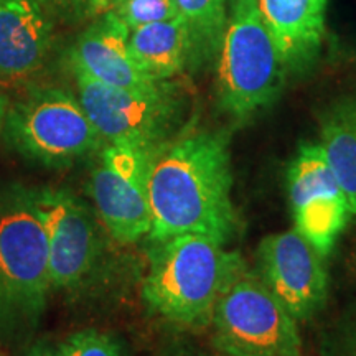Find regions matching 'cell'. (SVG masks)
Returning a JSON list of instances; mask_svg holds the SVG:
<instances>
[{
    "instance_id": "6da1fadb",
    "label": "cell",
    "mask_w": 356,
    "mask_h": 356,
    "mask_svg": "<svg viewBox=\"0 0 356 356\" xmlns=\"http://www.w3.org/2000/svg\"><path fill=\"white\" fill-rule=\"evenodd\" d=\"M231 188L225 134L197 131L163 144L149 175L150 241L197 233L226 243L239 229Z\"/></svg>"
},
{
    "instance_id": "7a4b0ae2",
    "label": "cell",
    "mask_w": 356,
    "mask_h": 356,
    "mask_svg": "<svg viewBox=\"0 0 356 356\" xmlns=\"http://www.w3.org/2000/svg\"><path fill=\"white\" fill-rule=\"evenodd\" d=\"M142 296L170 323L203 328L233 280L244 273L241 256L211 236L186 233L152 241Z\"/></svg>"
},
{
    "instance_id": "3957f363",
    "label": "cell",
    "mask_w": 356,
    "mask_h": 356,
    "mask_svg": "<svg viewBox=\"0 0 356 356\" xmlns=\"http://www.w3.org/2000/svg\"><path fill=\"white\" fill-rule=\"evenodd\" d=\"M286 71L257 0H228L216 68L221 109L246 121L277 97Z\"/></svg>"
},
{
    "instance_id": "277c9868",
    "label": "cell",
    "mask_w": 356,
    "mask_h": 356,
    "mask_svg": "<svg viewBox=\"0 0 356 356\" xmlns=\"http://www.w3.org/2000/svg\"><path fill=\"white\" fill-rule=\"evenodd\" d=\"M6 136L13 149L50 167H65L106 145L76 96L35 88L8 109Z\"/></svg>"
},
{
    "instance_id": "5b68a950",
    "label": "cell",
    "mask_w": 356,
    "mask_h": 356,
    "mask_svg": "<svg viewBox=\"0 0 356 356\" xmlns=\"http://www.w3.org/2000/svg\"><path fill=\"white\" fill-rule=\"evenodd\" d=\"M213 343L225 356H302L297 320L259 275L244 270L213 312Z\"/></svg>"
},
{
    "instance_id": "8992f818",
    "label": "cell",
    "mask_w": 356,
    "mask_h": 356,
    "mask_svg": "<svg viewBox=\"0 0 356 356\" xmlns=\"http://www.w3.org/2000/svg\"><path fill=\"white\" fill-rule=\"evenodd\" d=\"M78 99L106 144L159 149L170 142L180 102L170 84L147 91L113 88L71 66Z\"/></svg>"
},
{
    "instance_id": "52a82bcc",
    "label": "cell",
    "mask_w": 356,
    "mask_h": 356,
    "mask_svg": "<svg viewBox=\"0 0 356 356\" xmlns=\"http://www.w3.org/2000/svg\"><path fill=\"white\" fill-rule=\"evenodd\" d=\"M51 287L50 248L32 191H15L0 200V299L38 312Z\"/></svg>"
},
{
    "instance_id": "ba28073f",
    "label": "cell",
    "mask_w": 356,
    "mask_h": 356,
    "mask_svg": "<svg viewBox=\"0 0 356 356\" xmlns=\"http://www.w3.org/2000/svg\"><path fill=\"white\" fill-rule=\"evenodd\" d=\"M159 149L114 144L101 149L89 193L97 215L115 241L136 243L150 233L149 175Z\"/></svg>"
},
{
    "instance_id": "9c48e42d",
    "label": "cell",
    "mask_w": 356,
    "mask_h": 356,
    "mask_svg": "<svg viewBox=\"0 0 356 356\" xmlns=\"http://www.w3.org/2000/svg\"><path fill=\"white\" fill-rule=\"evenodd\" d=\"M287 191L296 229L327 257L353 213L318 142L299 147L287 172Z\"/></svg>"
},
{
    "instance_id": "30bf717a",
    "label": "cell",
    "mask_w": 356,
    "mask_h": 356,
    "mask_svg": "<svg viewBox=\"0 0 356 356\" xmlns=\"http://www.w3.org/2000/svg\"><path fill=\"white\" fill-rule=\"evenodd\" d=\"M325 257L296 228L269 234L257 249L259 277L296 320H309L327 300Z\"/></svg>"
},
{
    "instance_id": "8fae6325",
    "label": "cell",
    "mask_w": 356,
    "mask_h": 356,
    "mask_svg": "<svg viewBox=\"0 0 356 356\" xmlns=\"http://www.w3.org/2000/svg\"><path fill=\"white\" fill-rule=\"evenodd\" d=\"M32 198L47 231L51 286L78 287L91 275L101 256L95 218L68 190L32 191Z\"/></svg>"
},
{
    "instance_id": "7c38bea8",
    "label": "cell",
    "mask_w": 356,
    "mask_h": 356,
    "mask_svg": "<svg viewBox=\"0 0 356 356\" xmlns=\"http://www.w3.org/2000/svg\"><path fill=\"white\" fill-rule=\"evenodd\" d=\"M129 37L131 30L113 12H104L79 35L70 51V63L113 88L147 91L167 83L155 81L140 68L131 53Z\"/></svg>"
},
{
    "instance_id": "4fadbf2b",
    "label": "cell",
    "mask_w": 356,
    "mask_h": 356,
    "mask_svg": "<svg viewBox=\"0 0 356 356\" xmlns=\"http://www.w3.org/2000/svg\"><path fill=\"white\" fill-rule=\"evenodd\" d=\"M50 47L51 24L38 0H0V79L32 76Z\"/></svg>"
},
{
    "instance_id": "5bb4252c",
    "label": "cell",
    "mask_w": 356,
    "mask_h": 356,
    "mask_svg": "<svg viewBox=\"0 0 356 356\" xmlns=\"http://www.w3.org/2000/svg\"><path fill=\"white\" fill-rule=\"evenodd\" d=\"M257 6L287 70L300 68L317 55L328 0H257Z\"/></svg>"
},
{
    "instance_id": "9a60e30c",
    "label": "cell",
    "mask_w": 356,
    "mask_h": 356,
    "mask_svg": "<svg viewBox=\"0 0 356 356\" xmlns=\"http://www.w3.org/2000/svg\"><path fill=\"white\" fill-rule=\"evenodd\" d=\"M129 47L140 68L155 81H168L191 61L190 33L180 17L131 30Z\"/></svg>"
},
{
    "instance_id": "2e32d148",
    "label": "cell",
    "mask_w": 356,
    "mask_h": 356,
    "mask_svg": "<svg viewBox=\"0 0 356 356\" xmlns=\"http://www.w3.org/2000/svg\"><path fill=\"white\" fill-rule=\"evenodd\" d=\"M318 144L356 215V101H340L323 114Z\"/></svg>"
},
{
    "instance_id": "e0dca14e",
    "label": "cell",
    "mask_w": 356,
    "mask_h": 356,
    "mask_svg": "<svg viewBox=\"0 0 356 356\" xmlns=\"http://www.w3.org/2000/svg\"><path fill=\"white\" fill-rule=\"evenodd\" d=\"M178 15L185 22L191 42V61H203L218 55L228 0H175Z\"/></svg>"
},
{
    "instance_id": "ac0fdd59",
    "label": "cell",
    "mask_w": 356,
    "mask_h": 356,
    "mask_svg": "<svg viewBox=\"0 0 356 356\" xmlns=\"http://www.w3.org/2000/svg\"><path fill=\"white\" fill-rule=\"evenodd\" d=\"M109 10L129 30L180 17L175 0H115Z\"/></svg>"
},
{
    "instance_id": "d6986e66",
    "label": "cell",
    "mask_w": 356,
    "mask_h": 356,
    "mask_svg": "<svg viewBox=\"0 0 356 356\" xmlns=\"http://www.w3.org/2000/svg\"><path fill=\"white\" fill-rule=\"evenodd\" d=\"M58 351L60 356H126L118 338L95 328L73 333L58 346Z\"/></svg>"
},
{
    "instance_id": "ffe728a7",
    "label": "cell",
    "mask_w": 356,
    "mask_h": 356,
    "mask_svg": "<svg viewBox=\"0 0 356 356\" xmlns=\"http://www.w3.org/2000/svg\"><path fill=\"white\" fill-rule=\"evenodd\" d=\"M332 356H356V320L338 337Z\"/></svg>"
},
{
    "instance_id": "44dd1931",
    "label": "cell",
    "mask_w": 356,
    "mask_h": 356,
    "mask_svg": "<svg viewBox=\"0 0 356 356\" xmlns=\"http://www.w3.org/2000/svg\"><path fill=\"white\" fill-rule=\"evenodd\" d=\"M61 2H68L73 3V6H79L84 7L89 12H108L109 10V0H61Z\"/></svg>"
},
{
    "instance_id": "7402d4cb",
    "label": "cell",
    "mask_w": 356,
    "mask_h": 356,
    "mask_svg": "<svg viewBox=\"0 0 356 356\" xmlns=\"http://www.w3.org/2000/svg\"><path fill=\"white\" fill-rule=\"evenodd\" d=\"M25 356H60V351H58V348H51L48 345H37Z\"/></svg>"
},
{
    "instance_id": "603a6c76",
    "label": "cell",
    "mask_w": 356,
    "mask_h": 356,
    "mask_svg": "<svg viewBox=\"0 0 356 356\" xmlns=\"http://www.w3.org/2000/svg\"><path fill=\"white\" fill-rule=\"evenodd\" d=\"M8 113V99L0 92V131L6 126V118Z\"/></svg>"
},
{
    "instance_id": "cb8c5ba5",
    "label": "cell",
    "mask_w": 356,
    "mask_h": 356,
    "mask_svg": "<svg viewBox=\"0 0 356 356\" xmlns=\"http://www.w3.org/2000/svg\"><path fill=\"white\" fill-rule=\"evenodd\" d=\"M114 2H115V0H109V8L113 7V3H114Z\"/></svg>"
}]
</instances>
